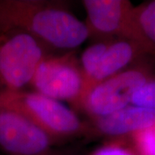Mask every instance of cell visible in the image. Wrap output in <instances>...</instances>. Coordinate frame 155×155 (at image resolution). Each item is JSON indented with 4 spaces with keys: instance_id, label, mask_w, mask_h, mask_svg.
Masks as SVG:
<instances>
[{
    "instance_id": "obj_7",
    "label": "cell",
    "mask_w": 155,
    "mask_h": 155,
    "mask_svg": "<svg viewBox=\"0 0 155 155\" xmlns=\"http://www.w3.org/2000/svg\"><path fill=\"white\" fill-rule=\"evenodd\" d=\"M55 140L28 118L0 108V147L11 155H50Z\"/></svg>"
},
{
    "instance_id": "obj_10",
    "label": "cell",
    "mask_w": 155,
    "mask_h": 155,
    "mask_svg": "<svg viewBox=\"0 0 155 155\" xmlns=\"http://www.w3.org/2000/svg\"><path fill=\"white\" fill-rule=\"evenodd\" d=\"M109 41H110V39L97 41L94 44L89 46L88 48L84 51L81 55L79 62H80V67H81L84 78L85 80L84 94L86 93L90 84L99 68L102 59L109 46Z\"/></svg>"
},
{
    "instance_id": "obj_12",
    "label": "cell",
    "mask_w": 155,
    "mask_h": 155,
    "mask_svg": "<svg viewBox=\"0 0 155 155\" xmlns=\"http://www.w3.org/2000/svg\"><path fill=\"white\" fill-rule=\"evenodd\" d=\"M131 148L138 155H155V124L128 139Z\"/></svg>"
},
{
    "instance_id": "obj_13",
    "label": "cell",
    "mask_w": 155,
    "mask_h": 155,
    "mask_svg": "<svg viewBox=\"0 0 155 155\" xmlns=\"http://www.w3.org/2000/svg\"><path fill=\"white\" fill-rule=\"evenodd\" d=\"M131 104L155 110V78L142 85L134 94Z\"/></svg>"
},
{
    "instance_id": "obj_9",
    "label": "cell",
    "mask_w": 155,
    "mask_h": 155,
    "mask_svg": "<svg viewBox=\"0 0 155 155\" xmlns=\"http://www.w3.org/2000/svg\"><path fill=\"white\" fill-rule=\"evenodd\" d=\"M152 59H155L154 54L138 42L127 39H110L99 68L88 90L109 78Z\"/></svg>"
},
{
    "instance_id": "obj_4",
    "label": "cell",
    "mask_w": 155,
    "mask_h": 155,
    "mask_svg": "<svg viewBox=\"0 0 155 155\" xmlns=\"http://www.w3.org/2000/svg\"><path fill=\"white\" fill-rule=\"evenodd\" d=\"M30 84L35 92L60 102L67 101L76 108L85 92L80 62L73 51L48 54L40 63Z\"/></svg>"
},
{
    "instance_id": "obj_3",
    "label": "cell",
    "mask_w": 155,
    "mask_h": 155,
    "mask_svg": "<svg viewBox=\"0 0 155 155\" xmlns=\"http://www.w3.org/2000/svg\"><path fill=\"white\" fill-rule=\"evenodd\" d=\"M154 78L155 59L144 61L89 89L78 108L90 118L110 115L130 105L134 94Z\"/></svg>"
},
{
    "instance_id": "obj_15",
    "label": "cell",
    "mask_w": 155,
    "mask_h": 155,
    "mask_svg": "<svg viewBox=\"0 0 155 155\" xmlns=\"http://www.w3.org/2000/svg\"><path fill=\"white\" fill-rule=\"evenodd\" d=\"M136 155H138V154H137V153H136Z\"/></svg>"
},
{
    "instance_id": "obj_1",
    "label": "cell",
    "mask_w": 155,
    "mask_h": 155,
    "mask_svg": "<svg viewBox=\"0 0 155 155\" xmlns=\"http://www.w3.org/2000/svg\"><path fill=\"white\" fill-rule=\"evenodd\" d=\"M0 22L31 35L48 48L67 52L90 37L85 22L56 1L0 2Z\"/></svg>"
},
{
    "instance_id": "obj_11",
    "label": "cell",
    "mask_w": 155,
    "mask_h": 155,
    "mask_svg": "<svg viewBox=\"0 0 155 155\" xmlns=\"http://www.w3.org/2000/svg\"><path fill=\"white\" fill-rule=\"evenodd\" d=\"M134 17L140 35L155 49V0L134 6Z\"/></svg>"
},
{
    "instance_id": "obj_8",
    "label": "cell",
    "mask_w": 155,
    "mask_h": 155,
    "mask_svg": "<svg viewBox=\"0 0 155 155\" xmlns=\"http://www.w3.org/2000/svg\"><path fill=\"white\" fill-rule=\"evenodd\" d=\"M89 123L91 135L129 139L154 125L155 110L130 104L110 115L91 118Z\"/></svg>"
},
{
    "instance_id": "obj_2",
    "label": "cell",
    "mask_w": 155,
    "mask_h": 155,
    "mask_svg": "<svg viewBox=\"0 0 155 155\" xmlns=\"http://www.w3.org/2000/svg\"><path fill=\"white\" fill-rule=\"evenodd\" d=\"M0 108L15 111L43 129L54 140L91 135L90 123L60 101L38 92L0 91Z\"/></svg>"
},
{
    "instance_id": "obj_6",
    "label": "cell",
    "mask_w": 155,
    "mask_h": 155,
    "mask_svg": "<svg viewBox=\"0 0 155 155\" xmlns=\"http://www.w3.org/2000/svg\"><path fill=\"white\" fill-rule=\"evenodd\" d=\"M31 35L19 31L0 45V80L6 90L19 91L31 83L40 63L48 54Z\"/></svg>"
},
{
    "instance_id": "obj_5",
    "label": "cell",
    "mask_w": 155,
    "mask_h": 155,
    "mask_svg": "<svg viewBox=\"0 0 155 155\" xmlns=\"http://www.w3.org/2000/svg\"><path fill=\"white\" fill-rule=\"evenodd\" d=\"M90 37L97 41L122 38L142 45L155 54L140 35L134 17V6L127 0H84Z\"/></svg>"
},
{
    "instance_id": "obj_14",
    "label": "cell",
    "mask_w": 155,
    "mask_h": 155,
    "mask_svg": "<svg viewBox=\"0 0 155 155\" xmlns=\"http://www.w3.org/2000/svg\"><path fill=\"white\" fill-rule=\"evenodd\" d=\"M92 155H136L131 147L120 144H109L97 149Z\"/></svg>"
}]
</instances>
